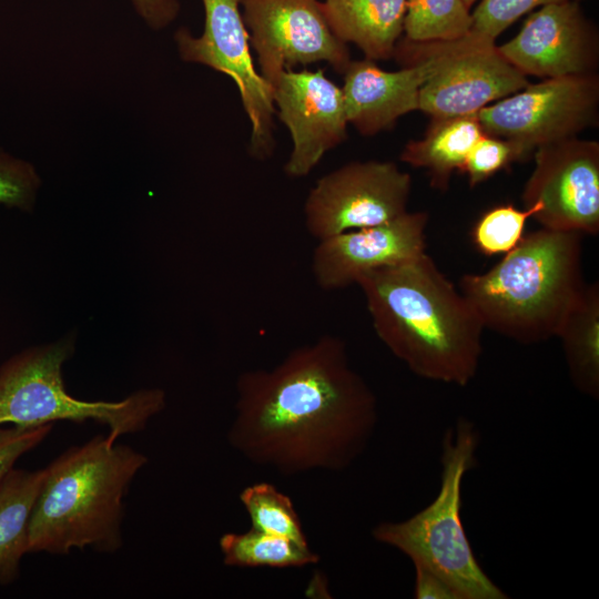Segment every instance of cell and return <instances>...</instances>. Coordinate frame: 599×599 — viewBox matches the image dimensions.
<instances>
[{
  "mask_svg": "<svg viewBox=\"0 0 599 599\" xmlns=\"http://www.w3.org/2000/svg\"><path fill=\"white\" fill-rule=\"evenodd\" d=\"M138 16L153 30L169 27L179 16V0H130Z\"/></svg>",
  "mask_w": 599,
  "mask_h": 599,
  "instance_id": "obj_29",
  "label": "cell"
},
{
  "mask_svg": "<svg viewBox=\"0 0 599 599\" xmlns=\"http://www.w3.org/2000/svg\"><path fill=\"white\" fill-rule=\"evenodd\" d=\"M471 27V12L463 0L406 2L405 40L418 43L451 41L468 34Z\"/></svg>",
  "mask_w": 599,
  "mask_h": 599,
  "instance_id": "obj_22",
  "label": "cell"
},
{
  "mask_svg": "<svg viewBox=\"0 0 599 599\" xmlns=\"http://www.w3.org/2000/svg\"><path fill=\"white\" fill-rule=\"evenodd\" d=\"M448 41L397 42L393 57L404 65L385 71L373 60H351L342 88L346 118L362 135L372 136L389 130L396 121L419 110L423 84L441 67Z\"/></svg>",
  "mask_w": 599,
  "mask_h": 599,
  "instance_id": "obj_12",
  "label": "cell"
},
{
  "mask_svg": "<svg viewBox=\"0 0 599 599\" xmlns=\"http://www.w3.org/2000/svg\"><path fill=\"white\" fill-rule=\"evenodd\" d=\"M475 115L485 134L512 142L527 160L539 146L578 136L598 124L599 77L544 79Z\"/></svg>",
  "mask_w": 599,
  "mask_h": 599,
  "instance_id": "obj_7",
  "label": "cell"
},
{
  "mask_svg": "<svg viewBox=\"0 0 599 599\" xmlns=\"http://www.w3.org/2000/svg\"><path fill=\"white\" fill-rule=\"evenodd\" d=\"M45 469L12 468L0 481V583L9 585L19 575L28 552V528Z\"/></svg>",
  "mask_w": 599,
  "mask_h": 599,
  "instance_id": "obj_20",
  "label": "cell"
},
{
  "mask_svg": "<svg viewBox=\"0 0 599 599\" xmlns=\"http://www.w3.org/2000/svg\"><path fill=\"white\" fill-rule=\"evenodd\" d=\"M272 89L277 116L293 143L284 171L291 177H304L347 138L342 88L322 69H291L280 74Z\"/></svg>",
  "mask_w": 599,
  "mask_h": 599,
  "instance_id": "obj_14",
  "label": "cell"
},
{
  "mask_svg": "<svg viewBox=\"0 0 599 599\" xmlns=\"http://www.w3.org/2000/svg\"><path fill=\"white\" fill-rule=\"evenodd\" d=\"M240 7L260 73L271 88L296 65L326 62L343 73L351 62L347 44L327 24L322 1L240 0Z\"/></svg>",
  "mask_w": 599,
  "mask_h": 599,
  "instance_id": "obj_11",
  "label": "cell"
},
{
  "mask_svg": "<svg viewBox=\"0 0 599 599\" xmlns=\"http://www.w3.org/2000/svg\"><path fill=\"white\" fill-rule=\"evenodd\" d=\"M581 236L541 227L489 271L463 275L458 290L485 328L525 345L557 337L587 284Z\"/></svg>",
  "mask_w": 599,
  "mask_h": 599,
  "instance_id": "obj_3",
  "label": "cell"
},
{
  "mask_svg": "<svg viewBox=\"0 0 599 599\" xmlns=\"http://www.w3.org/2000/svg\"><path fill=\"white\" fill-rule=\"evenodd\" d=\"M532 209L501 204L486 211L475 224L471 237L477 250L486 255L506 254L522 240Z\"/></svg>",
  "mask_w": 599,
  "mask_h": 599,
  "instance_id": "obj_24",
  "label": "cell"
},
{
  "mask_svg": "<svg viewBox=\"0 0 599 599\" xmlns=\"http://www.w3.org/2000/svg\"><path fill=\"white\" fill-rule=\"evenodd\" d=\"M414 598L417 599H459L455 589L436 572L414 566Z\"/></svg>",
  "mask_w": 599,
  "mask_h": 599,
  "instance_id": "obj_30",
  "label": "cell"
},
{
  "mask_svg": "<svg viewBox=\"0 0 599 599\" xmlns=\"http://www.w3.org/2000/svg\"><path fill=\"white\" fill-rule=\"evenodd\" d=\"M51 424L39 427H0V481L13 468L19 457L39 445Z\"/></svg>",
  "mask_w": 599,
  "mask_h": 599,
  "instance_id": "obj_28",
  "label": "cell"
},
{
  "mask_svg": "<svg viewBox=\"0 0 599 599\" xmlns=\"http://www.w3.org/2000/svg\"><path fill=\"white\" fill-rule=\"evenodd\" d=\"M564 1L580 0H480L471 12V31L495 41L524 14Z\"/></svg>",
  "mask_w": 599,
  "mask_h": 599,
  "instance_id": "obj_27",
  "label": "cell"
},
{
  "mask_svg": "<svg viewBox=\"0 0 599 599\" xmlns=\"http://www.w3.org/2000/svg\"><path fill=\"white\" fill-rule=\"evenodd\" d=\"M238 499L250 516L252 528L309 547L291 497L276 486L264 481L246 486Z\"/></svg>",
  "mask_w": 599,
  "mask_h": 599,
  "instance_id": "obj_23",
  "label": "cell"
},
{
  "mask_svg": "<svg viewBox=\"0 0 599 599\" xmlns=\"http://www.w3.org/2000/svg\"><path fill=\"white\" fill-rule=\"evenodd\" d=\"M479 433L458 418L441 441L440 485L425 508L402 521H383L373 538L407 556L414 566L443 577L459 599H506L508 596L485 572L467 537L463 518V481L476 466Z\"/></svg>",
  "mask_w": 599,
  "mask_h": 599,
  "instance_id": "obj_5",
  "label": "cell"
},
{
  "mask_svg": "<svg viewBox=\"0 0 599 599\" xmlns=\"http://www.w3.org/2000/svg\"><path fill=\"white\" fill-rule=\"evenodd\" d=\"M146 463L141 453L102 435L63 453L45 468L29 520L28 552L120 549L122 499Z\"/></svg>",
  "mask_w": 599,
  "mask_h": 599,
  "instance_id": "obj_4",
  "label": "cell"
},
{
  "mask_svg": "<svg viewBox=\"0 0 599 599\" xmlns=\"http://www.w3.org/2000/svg\"><path fill=\"white\" fill-rule=\"evenodd\" d=\"M41 179L28 161L0 150V205L31 212Z\"/></svg>",
  "mask_w": 599,
  "mask_h": 599,
  "instance_id": "obj_25",
  "label": "cell"
},
{
  "mask_svg": "<svg viewBox=\"0 0 599 599\" xmlns=\"http://www.w3.org/2000/svg\"><path fill=\"white\" fill-rule=\"evenodd\" d=\"M578 392L599 398V284H586L557 335Z\"/></svg>",
  "mask_w": 599,
  "mask_h": 599,
  "instance_id": "obj_19",
  "label": "cell"
},
{
  "mask_svg": "<svg viewBox=\"0 0 599 599\" xmlns=\"http://www.w3.org/2000/svg\"><path fill=\"white\" fill-rule=\"evenodd\" d=\"M464 3L470 9L478 0H463Z\"/></svg>",
  "mask_w": 599,
  "mask_h": 599,
  "instance_id": "obj_31",
  "label": "cell"
},
{
  "mask_svg": "<svg viewBox=\"0 0 599 599\" xmlns=\"http://www.w3.org/2000/svg\"><path fill=\"white\" fill-rule=\"evenodd\" d=\"M356 284L377 337L413 374L461 387L474 379L485 327L426 252L372 271Z\"/></svg>",
  "mask_w": 599,
  "mask_h": 599,
  "instance_id": "obj_2",
  "label": "cell"
},
{
  "mask_svg": "<svg viewBox=\"0 0 599 599\" xmlns=\"http://www.w3.org/2000/svg\"><path fill=\"white\" fill-rule=\"evenodd\" d=\"M235 393L230 446L285 476L347 469L378 422L376 395L335 335L292 349L272 368L241 373Z\"/></svg>",
  "mask_w": 599,
  "mask_h": 599,
  "instance_id": "obj_1",
  "label": "cell"
},
{
  "mask_svg": "<svg viewBox=\"0 0 599 599\" xmlns=\"http://www.w3.org/2000/svg\"><path fill=\"white\" fill-rule=\"evenodd\" d=\"M70 334L28 348L0 367V426L39 427L54 420H94L109 427V439L143 429L165 408L164 390L140 389L120 402H87L64 388L62 365L74 353Z\"/></svg>",
  "mask_w": 599,
  "mask_h": 599,
  "instance_id": "obj_6",
  "label": "cell"
},
{
  "mask_svg": "<svg viewBox=\"0 0 599 599\" xmlns=\"http://www.w3.org/2000/svg\"><path fill=\"white\" fill-rule=\"evenodd\" d=\"M202 2L203 33L194 35L187 28H179L174 33L177 53L183 61L206 65L235 82L251 122V155L266 160L275 150L273 115L276 110L271 85L255 69L240 0Z\"/></svg>",
  "mask_w": 599,
  "mask_h": 599,
  "instance_id": "obj_8",
  "label": "cell"
},
{
  "mask_svg": "<svg viewBox=\"0 0 599 599\" xmlns=\"http://www.w3.org/2000/svg\"><path fill=\"white\" fill-rule=\"evenodd\" d=\"M527 84L494 40L470 30L448 41L440 69L420 89L419 111L432 118L471 115Z\"/></svg>",
  "mask_w": 599,
  "mask_h": 599,
  "instance_id": "obj_13",
  "label": "cell"
},
{
  "mask_svg": "<svg viewBox=\"0 0 599 599\" xmlns=\"http://www.w3.org/2000/svg\"><path fill=\"white\" fill-rule=\"evenodd\" d=\"M409 173L389 161H354L324 174L304 204L307 232L317 241L374 226L407 212Z\"/></svg>",
  "mask_w": 599,
  "mask_h": 599,
  "instance_id": "obj_9",
  "label": "cell"
},
{
  "mask_svg": "<svg viewBox=\"0 0 599 599\" xmlns=\"http://www.w3.org/2000/svg\"><path fill=\"white\" fill-rule=\"evenodd\" d=\"M483 134L475 114L432 118L425 135L409 141L399 160L426 170L430 186L446 191L454 172H463L468 153Z\"/></svg>",
  "mask_w": 599,
  "mask_h": 599,
  "instance_id": "obj_18",
  "label": "cell"
},
{
  "mask_svg": "<svg viewBox=\"0 0 599 599\" xmlns=\"http://www.w3.org/2000/svg\"><path fill=\"white\" fill-rule=\"evenodd\" d=\"M223 562L237 568H292L314 565L319 556L309 547L251 527L244 532H226L219 540Z\"/></svg>",
  "mask_w": 599,
  "mask_h": 599,
  "instance_id": "obj_21",
  "label": "cell"
},
{
  "mask_svg": "<svg viewBox=\"0 0 599 599\" xmlns=\"http://www.w3.org/2000/svg\"><path fill=\"white\" fill-rule=\"evenodd\" d=\"M497 49L524 75L541 79L596 73L599 63L598 31L579 1L539 8Z\"/></svg>",
  "mask_w": 599,
  "mask_h": 599,
  "instance_id": "obj_15",
  "label": "cell"
},
{
  "mask_svg": "<svg viewBox=\"0 0 599 599\" xmlns=\"http://www.w3.org/2000/svg\"><path fill=\"white\" fill-rule=\"evenodd\" d=\"M426 212H406L388 222L317 241L312 256L316 284L334 291L356 284L372 271L426 252Z\"/></svg>",
  "mask_w": 599,
  "mask_h": 599,
  "instance_id": "obj_16",
  "label": "cell"
},
{
  "mask_svg": "<svg viewBox=\"0 0 599 599\" xmlns=\"http://www.w3.org/2000/svg\"><path fill=\"white\" fill-rule=\"evenodd\" d=\"M517 161L525 159L516 144L484 133L468 153L463 172L474 187Z\"/></svg>",
  "mask_w": 599,
  "mask_h": 599,
  "instance_id": "obj_26",
  "label": "cell"
},
{
  "mask_svg": "<svg viewBox=\"0 0 599 599\" xmlns=\"http://www.w3.org/2000/svg\"><path fill=\"white\" fill-rule=\"evenodd\" d=\"M522 191L541 227L597 235L599 232V142L578 136L545 144Z\"/></svg>",
  "mask_w": 599,
  "mask_h": 599,
  "instance_id": "obj_10",
  "label": "cell"
},
{
  "mask_svg": "<svg viewBox=\"0 0 599 599\" xmlns=\"http://www.w3.org/2000/svg\"><path fill=\"white\" fill-rule=\"evenodd\" d=\"M407 0H324L332 32L355 44L369 60H387L404 32Z\"/></svg>",
  "mask_w": 599,
  "mask_h": 599,
  "instance_id": "obj_17",
  "label": "cell"
}]
</instances>
